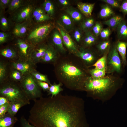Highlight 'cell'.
<instances>
[{"mask_svg":"<svg viewBox=\"0 0 127 127\" xmlns=\"http://www.w3.org/2000/svg\"><path fill=\"white\" fill-rule=\"evenodd\" d=\"M89 73L90 76L94 79H99L105 76V71L97 69L95 68L89 69Z\"/></svg>","mask_w":127,"mask_h":127,"instance_id":"33","label":"cell"},{"mask_svg":"<svg viewBox=\"0 0 127 127\" xmlns=\"http://www.w3.org/2000/svg\"><path fill=\"white\" fill-rule=\"evenodd\" d=\"M109 49L106 51L101 57L98 59L91 66H94L95 68L97 69L106 71L107 57Z\"/></svg>","mask_w":127,"mask_h":127,"instance_id":"22","label":"cell"},{"mask_svg":"<svg viewBox=\"0 0 127 127\" xmlns=\"http://www.w3.org/2000/svg\"><path fill=\"white\" fill-rule=\"evenodd\" d=\"M31 22L30 20L16 24L13 29V34L17 37L20 38L24 37L31 26Z\"/></svg>","mask_w":127,"mask_h":127,"instance_id":"12","label":"cell"},{"mask_svg":"<svg viewBox=\"0 0 127 127\" xmlns=\"http://www.w3.org/2000/svg\"><path fill=\"white\" fill-rule=\"evenodd\" d=\"M63 85V84L60 82L58 84L54 83L53 84H51L48 92V95H51V96L53 97L59 94L63 91V89L61 87Z\"/></svg>","mask_w":127,"mask_h":127,"instance_id":"24","label":"cell"},{"mask_svg":"<svg viewBox=\"0 0 127 127\" xmlns=\"http://www.w3.org/2000/svg\"><path fill=\"white\" fill-rule=\"evenodd\" d=\"M123 83L120 78L114 76H105L97 79L90 76L85 83L84 91L88 96L104 101L111 98Z\"/></svg>","mask_w":127,"mask_h":127,"instance_id":"3","label":"cell"},{"mask_svg":"<svg viewBox=\"0 0 127 127\" xmlns=\"http://www.w3.org/2000/svg\"><path fill=\"white\" fill-rule=\"evenodd\" d=\"M102 1L105 2L115 8H120L121 4L120 1L115 0H102Z\"/></svg>","mask_w":127,"mask_h":127,"instance_id":"41","label":"cell"},{"mask_svg":"<svg viewBox=\"0 0 127 127\" xmlns=\"http://www.w3.org/2000/svg\"><path fill=\"white\" fill-rule=\"evenodd\" d=\"M124 19L119 15L113 16L107 20L103 21V24L112 29L117 28L118 25Z\"/></svg>","mask_w":127,"mask_h":127,"instance_id":"20","label":"cell"},{"mask_svg":"<svg viewBox=\"0 0 127 127\" xmlns=\"http://www.w3.org/2000/svg\"><path fill=\"white\" fill-rule=\"evenodd\" d=\"M59 1L61 4L64 5H67L68 4V1L66 0H59Z\"/></svg>","mask_w":127,"mask_h":127,"instance_id":"51","label":"cell"},{"mask_svg":"<svg viewBox=\"0 0 127 127\" xmlns=\"http://www.w3.org/2000/svg\"><path fill=\"white\" fill-rule=\"evenodd\" d=\"M60 54L55 47L52 44L47 45V49L42 61L45 63L54 64L59 58Z\"/></svg>","mask_w":127,"mask_h":127,"instance_id":"11","label":"cell"},{"mask_svg":"<svg viewBox=\"0 0 127 127\" xmlns=\"http://www.w3.org/2000/svg\"><path fill=\"white\" fill-rule=\"evenodd\" d=\"M52 44L55 48L60 55L67 53V50L64 46L61 36L58 31H56L53 32L52 36Z\"/></svg>","mask_w":127,"mask_h":127,"instance_id":"13","label":"cell"},{"mask_svg":"<svg viewBox=\"0 0 127 127\" xmlns=\"http://www.w3.org/2000/svg\"><path fill=\"white\" fill-rule=\"evenodd\" d=\"M116 45L117 50L121 57L123 64L125 66L127 62L126 56L127 41L118 40Z\"/></svg>","mask_w":127,"mask_h":127,"instance_id":"19","label":"cell"},{"mask_svg":"<svg viewBox=\"0 0 127 127\" xmlns=\"http://www.w3.org/2000/svg\"><path fill=\"white\" fill-rule=\"evenodd\" d=\"M14 68L19 71L22 74H25L30 69L31 67L27 63L23 62H19L13 64Z\"/></svg>","mask_w":127,"mask_h":127,"instance_id":"26","label":"cell"},{"mask_svg":"<svg viewBox=\"0 0 127 127\" xmlns=\"http://www.w3.org/2000/svg\"><path fill=\"white\" fill-rule=\"evenodd\" d=\"M118 40L127 41V21L124 19L117 28Z\"/></svg>","mask_w":127,"mask_h":127,"instance_id":"17","label":"cell"},{"mask_svg":"<svg viewBox=\"0 0 127 127\" xmlns=\"http://www.w3.org/2000/svg\"><path fill=\"white\" fill-rule=\"evenodd\" d=\"M12 0H0V12H4L5 9L8 7Z\"/></svg>","mask_w":127,"mask_h":127,"instance_id":"42","label":"cell"},{"mask_svg":"<svg viewBox=\"0 0 127 127\" xmlns=\"http://www.w3.org/2000/svg\"><path fill=\"white\" fill-rule=\"evenodd\" d=\"M111 31L109 28H103L100 34L102 39L107 40L111 34Z\"/></svg>","mask_w":127,"mask_h":127,"instance_id":"38","label":"cell"},{"mask_svg":"<svg viewBox=\"0 0 127 127\" xmlns=\"http://www.w3.org/2000/svg\"><path fill=\"white\" fill-rule=\"evenodd\" d=\"M10 35L8 33L3 32H0V44H1L7 41L10 37Z\"/></svg>","mask_w":127,"mask_h":127,"instance_id":"40","label":"cell"},{"mask_svg":"<svg viewBox=\"0 0 127 127\" xmlns=\"http://www.w3.org/2000/svg\"><path fill=\"white\" fill-rule=\"evenodd\" d=\"M28 121L37 127H88L82 98L60 94L34 101Z\"/></svg>","mask_w":127,"mask_h":127,"instance_id":"1","label":"cell"},{"mask_svg":"<svg viewBox=\"0 0 127 127\" xmlns=\"http://www.w3.org/2000/svg\"><path fill=\"white\" fill-rule=\"evenodd\" d=\"M67 12L71 17L77 21H80L82 18L81 13L78 11L74 10L68 9Z\"/></svg>","mask_w":127,"mask_h":127,"instance_id":"36","label":"cell"},{"mask_svg":"<svg viewBox=\"0 0 127 127\" xmlns=\"http://www.w3.org/2000/svg\"><path fill=\"white\" fill-rule=\"evenodd\" d=\"M82 33L79 30H76L74 33V37L76 41L78 43L80 42L82 37Z\"/></svg>","mask_w":127,"mask_h":127,"instance_id":"49","label":"cell"},{"mask_svg":"<svg viewBox=\"0 0 127 127\" xmlns=\"http://www.w3.org/2000/svg\"><path fill=\"white\" fill-rule=\"evenodd\" d=\"M7 103H9L7 98L4 96H0V106Z\"/></svg>","mask_w":127,"mask_h":127,"instance_id":"50","label":"cell"},{"mask_svg":"<svg viewBox=\"0 0 127 127\" xmlns=\"http://www.w3.org/2000/svg\"><path fill=\"white\" fill-rule=\"evenodd\" d=\"M121 70V61L115 44L111 46L108 54L106 72L119 73Z\"/></svg>","mask_w":127,"mask_h":127,"instance_id":"7","label":"cell"},{"mask_svg":"<svg viewBox=\"0 0 127 127\" xmlns=\"http://www.w3.org/2000/svg\"><path fill=\"white\" fill-rule=\"evenodd\" d=\"M97 37L95 36L90 31L85 32L84 37L82 41V46L84 48H90L96 43Z\"/></svg>","mask_w":127,"mask_h":127,"instance_id":"15","label":"cell"},{"mask_svg":"<svg viewBox=\"0 0 127 127\" xmlns=\"http://www.w3.org/2000/svg\"><path fill=\"white\" fill-rule=\"evenodd\" d=\"M20 83L30 100L34 101L42 97L41 88L32 75L28 74L23 77Z\"/></svg>","mask_w":127,"mask_h":127,"instance_id":"5","label":"cell"},{"mask_svg":"<svg viewBox=\"0 0 127 127\" xmlns=\"http://www.w3.org/2000/svg\"><path fill=\"white\" fill-rule=\"evenodd\" d=\"M43 9L50 16H53L54 12V8L52 3L50 1L46 0L43 4Z\"/></svg>","mask_w":127,"mask_h":127,"instance_id":"32","label":"cell"},{"mask_svg":"<svg viewBox=\"0 0 127 127\" xmlns=\"http://www.w3.org/2000/svg\"><path fill=\"white\" fill-rule=\"evenodd\" d=\"M17 44L21 53L24 56H26L29 47L28 44L24 40L19 39L17 40Z\"/></svg>","mask_w":127,"mask_h":127,"instance_id":"29","label":"cell"},{"mask_svg":"<svg viewBox=\"0 0 127 127\" xmlns=\"http://www.w3.org/2000/svg\"><path fill=\"white\" fill-rule=\"evenodd\" d=\"M3 13L0 12V30L4 32L9 30L12 24L11 20L6 18Z\"/></svg>","mask_w":127,"mask_h":127,"instance_id":"21","label":"cell"},{"mask_svg":"<svg viewBox=\"0 0 127 127\" xmlns=\"http://www.w3.org/2000/svg\"><path fill=\"white\" fill-rule=\"evenodd\" d=\"M20 121L21 127H37L30 124L24 116L21 117Z\"/></svg>","mask_w":127,"mask_h":127,"instance_id":"43","label":"cell"},{"mask_svg":"<svg viewBox=\"0 0 127 127\" xmlns=\"http://www.w3.org/2000/svg\"><path fill=\"white\" fill-rule=\"evenodd\" d=\"M90 48L80 46L75 55L80 58L88 67H91L98 60L97 54Z\"/></svg>","mask_w":127,"mask_h":127,"instance_id":"10","label":"cell"},{"mask_svg":"<svg viewBox=\"0 0 127 127\" xmlns=\"http://www.w3.org/2000/svg\"><path fill=\"white\" fill-rule=\"evenodd\" d=\"M102 29V24L99 22H96L92 28V33L95 36L97 37L100 35Z\"/></svg>","mask_w":127,"mask_h":127,"instance_id":"37","label":"cell"},{"mask_svg":"<svg viewBox=\"0 0 127 127\" xmlns=\"http://www.w3.org/2000/svg\"><path fill=\"white\" fill-rule=\"evenodd\" d=\"M6 75V69L5 66L2 63L0 64V81L1 83H3Z\"/></svg>","mask_w":127,"mask_h":127,"instance_id":"39","label":"cell"},{"mask_svg":"<svg viewBox=\"0 0 127 127\" xmlns=\"http://www.w3.org/2000/svg\"><path fill=\"white\" fill-rule=\"evenodd\" d=\"M58 31L62 37L64 45L69 53L76 55L79 50V46L73 40L63 25L58 23L57 27Z\"/></svg>","mask_w":127,"mask_h":127,"instance_id":"9","label":"cell"},{"mask_svg":"<svg viewBox=\"0 0 127 127\" xmlns=\"http://www.w3.org/2000/svg\"><path fill=\"white\" fill-rule=\"evenodd\" d=\"M35 8L33 3L27 1L12 14V20L18 24L31 20L32 13Z\"/></svg>","mask_w":127,"mask_h":127,"instance_id":"8","label":"cell"},{"mask_svg":"<svg viewBox=\"0 0 127 127\" xmlns=\"http://www.w3.org/2000/svg\"><path fill=\"white\" fill-rule=\"evenodd\" d=\"M20 72L17 70L13 71L11 75L12 78L16 81H20L23 78L21 77V73Z\"/></svg>","mask_w":127,"mask_h":127,"instance_id":"46","label":"cell"},{"mask_svg":"<svg viewBox=\"0 0 127 127\" xmlns=\"http://www.w3.org/2000/svg\"><path fill=\"white\" fill-rule=\"evenodd\" d=\"M95 3L79 2L77 7L80 12L87 18L90 17L94 8Z\"/></svg>","mask_w":127,"mask_h":127,"instance_id":"18","label":"cell"},{"mask_svg":"<svg viewBox=\"0 0 127 127\" xmlns=\"http://www.w3.org/2000/svg\"><path fill=\"white\" fill-rule=\"evenodd\" d=\"M119 8L121 11L124 15H127V0L123 1Z\"/></svg>","mask_w":127,"mask_h":127,"instance_id":"47","label":"cell"},{"mask_svg":"<svg viewBox=\"0 0 127 127\" xmlns=\"http://www.w3.org/2000/svg\"><path fill=\"white\" fill-rule=\"evenodd\" d=\"M0 54L4 57L8 58L14 57L16 55V52L14 50L8 47L2 49L0 51Z\"/></svg>","mask_w":127,"mask_h":127,"instance_id":"34","label":"cell"},{"mask_svg":"<svg viewBox=\"0 0 127 127\" xmlns=\"http://www.w3.org/2000/svg\"><path fill=\"white\" fill-rule=\"evenodd\" d=\"M32 17L36 22L38 23L47 21L52 18L46 13L43 8H35L32 13Z\"/></svg>","mask_w":127,"mask_h":127,"instance_id":"14","label":"cell"},{"mask_svg":"<svg viewBox=\"0 0 127 127\" xmlns=\"http://www.w3.org/2000/svg\"><path fill=\"white\" fill-rule=\"evenodd\" d=\"M114 12L111 8L107 4L103 5L99 12L100 17L102 18H106L113 15Z\"/></svg>","mask_w":127,"mask_h":127,"instance_id":"30","label":"cell"},{"mask_svg":"<svg viewBox=\"0 0 127 127\" xmlns=\"http://www.w3.org/2000/svg\"><path fill=\"white\" fill-rule=\"evenodd\" d=\"M0 96L6 97L10 103L21 102L26 105L29 104L30 100L22 87L20 84L14 82L1 83Z\"/></svg>","mask_w":127,"mask_h":127,"instance_id":"4","label":"cell"},{"mask_svg":"<svg viewBox=\"0 0 127 127\" xmlns=\"http://www.w3.org/2000/svg\"><path fill=\"white\" fill-rule=\"evenodd\" d=\"M54 65L59 82L70 90L84 91L85 83L90 75L88 67L80 58L69 53L60 55Z\"/></svg>","mask_w":127,"mask_h":127,"instance_id":"2","label":"cell"},{"mask_svg":"<svg viewBox=\"0 0 127 127\" xmlns=\"http://www.w3.org/2000/svg\"><path fill=\"white\" fill-rule=\"evenodd\" d=\"M18 119L7 112L0 117V127H14Z\"/></svg>","mask_w":127,"mask_h":127,"instance_id":"16","label":"cell"},{"mask_svg":"<svg viewBox=\"0 0 127 127\" xmlns=\"http://www.w3.org/2000/svg\"><path fill=\"white\" fill-rule=\"evenodd\" d=\"M40 87L44 91L48 92L49 87V84L47 83L37 81Z\"/></svg>","mask_w":127,"mask_h":127,"instance_id":"48","label":"cell"},{"mask_svg":"<svg viewBox=\"0 0 127 127\" xmlns=\"http://www.w3.org/2000/svg\"><path fill=\"white\" fill-rule=\"evenodd\" d=\"M10 103H6L0 106V117L4 115L8 111L10 105Z\"/></svg>","mask_w":127,"mask_h":127,"instance_id":"44","label":"cell"},{"mask_svg":"<svg viewBox=\"0 0 127 127\" xmlns=\"http://www.w3.org/2000/svg\"><path fill=\"white\" fill-rule=\"evenodd\" d=\"M61 19L63 23L65 25L67 26H70L71 25V20L68 15L65 14L63 15Z\"/></svg>","mask_w":127,"mask_h":127,"instance_id":"45","label":"cell"},{"mask_svg":"<svg viewBox=\"0 0 127 127\" xmlns=\"http://www.w3.org/2000/svg\"><path fill=\"white\" fill-rule=\"evenodd\" d=\"M32 74L37 80L46 82L50 85L51 84L46 75L36 72H32Z\"/></svg>","mask_w":127,"mask_h":127,"instance_id":"35","label":"cell"},{"mask_svg":"<svg viewBox=\"0 0 127 127\" xmlns=\"http://www.w3.org/2000/svg\"><path fill=\"white\" fill-rule=\"evenodd\" d=\"M95 23L94 19L91 17L87 18L81 23V28L85 32L90 31L92 29Z\"/></svg>","mask_w":127,"mask_h":127,"instance_id":"28","label":"cell"},{"mask_svg":"<svg viewBox=\"0 0 127 127\" xmlns=\"http://www.w3.org/2000/svg\"><path fill=\"white\" fill-rule=\"evenodd\" d=\"M25 105L24 103L21 102L10 103L7 112L12 115L15 116L19 110Z\"/></svg>","mask_w":127,"mask_h":127,"instance_id":"25","label":"cell"},{"mask_svg":"<svg viewBox=\"0 0 127 127\" xmlns=\"http://www.w3.org/2000/svg\"><path fill=\"white\" fill-rule=\"evenodd\" d=\"M27 1L23 0H12L7 10V12L12 14Z\"/></svg>","mask_w":127,"mask_h":127,"instance_id":"23","label":"cell"},{"mask_svg":"<svg viewBox=\"0 0 127 127\" xmlns=\"http://www.w3.org/2000/svg\"><path fill=\"white\" fill-rule=\"evenodd\" d=\"M53 26L50 22L37 24L30 30L27 37L28 40L34 44L42 42L48 35Z\"/></svg>","mask_w":127,"mask_h":127,"instance_id":"6","label":"cell"},{"mask_svg":"<svg viewBox=\"0 0 127 127\" xmlns=\"http://www.w3.org/2000/svg\"><path fill=\"white\" fill-rule=\"evenodd\" d=\"M111 47L110 41L108 40L101 42L97 46V48L99 52L101 54H103L108 50Z\"/></svg>","mask_w":127,"mask_h":127,"instance_id":"31","label":"cell"},{"mask_svg":"<svg viewBox=\"0 0 127 127\" xmlns=\"http://www.w3.org/2000/svg\"><path fill=\"white\" fill-rule=\"evenodd\" d=\"M47 45L42 44L40 45L34 52V57L37 60H42L44 56Z\"/></svg>","mask_w":127,"mask_h":127,"instance_id":"27","label":"cell"}]
</instances>
